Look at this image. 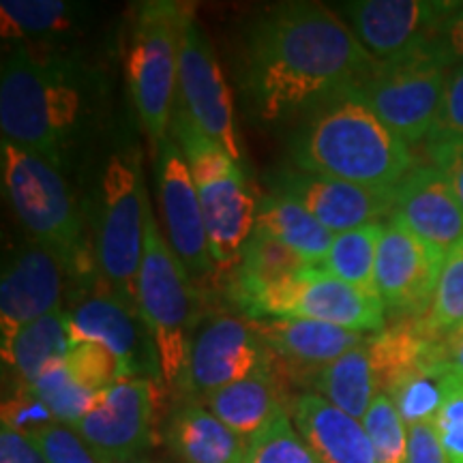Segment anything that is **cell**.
Segmentation results:
<instances>
[{"instance_id": "obj_37", "label": "cell", "mask_w": 463, "mask_h": 463, "mask_svg": "<svg viewBox=\"0 0 463 463\" xmlns=\"http://www.w3.org/2000/svg\"><path fill=\"white\" fill-rule=\"evenodd\" d=\"M427 153L438 148L463 146V65H455L449 73L442 106L425 140Z\"/></svg>"}, {"instance_id": "obj_41", "label": "cell", "mask_w": 463, "mask_h": 463, "mask_svg": "<svg viewBox=\"0 0 463 463\" xmlns=\"http://www.w3.org/2000/svg\"><path fill=\"white\" fill-rule=\"evenodd\" d=\"M410 463H450L433 422L410 427Z\"/></svg>"}, {"instance_id": "obj_33", "label": "cell", "mask_w": 463, "mask_h": 463, "mask_svg": "<svg viewBox=\"0 0 463 463\" xmlns=\"http://www.w3.org/2000/svg\"><path fill=\"white\" fill-rule=\"evenodd\" d=\"M31 391L48 405V410L54 414L56 422L67 427H73L82 416L89 414L92 405L99 399V392L84 389V386H80L78 382L71 378L65 361L50 364V367L33 382Z\"/></svg>"}, {"instance_id": "obj_11", "label": "cell", "mask_w": 463, "mask_h": 463, "mask_svg": "<svg viewBox=\"0 0 463 463\" xmlns=\"http://www.w3.org/2000/svg\"><path fill=\"white\" fill-rule=\"evenodd\" d=\"M172 120L194 127L230 153L242 165V148L236 129L234 106L222 65L213 54L194 11L184 9L178 45V80Z\"/></svg>"}, {"instance_id": "obj_45", "label": "cell", "mask_w": 463, "mask_h": 463, "mask_svg": "<svg viewBox=\"0 0 463 463\" xmlns=\"http://www.w3.org/2000/svg\"><path fill=\"white\" fill-rule=\"evenodd\" d=\"M436 358L463 380V324L436 341Z\"/></svg>"}, {"instance_id": "obj_2", "label": "cell", "mask_w": 463, "mask_h": 463, "mask_svg": "<svg viewBox=\"0 0 463 463\" xmlns=\"http://www.w3.org/2000/svg\"><path fill=\"white\" fill-rule=\"evenodd\" d=\"M292 157L303 172L369 189H397L416 167L410 144L352 95L311 109Z\"/></svg>"}, {"instance_id": "obj_7", "label": "cell", "mask_w": 463, "mask_h": 463, "mask_svg": "<svg viewBox=\"0 0 463 463\" xmlns=\"http://www.w3.org/2000/svg\"><path fill=\"white\" fill-rule=\"evenodd\" d=\"M148 208L140 153L136 148L114 153L101 176L95 253L108 286L133 303H137Z\"/></svg>"}, {"instance_id": "obj_1", "label": "cell", "mask_w": 463, "mask_h": 463, "mask_svg": "<svg viewBox=\"0 0 463 463\" xmlns=\"http://www.w3.org/2000/svg\"><path fill=\"white\" fill-rule=\"evenodd\" d=\"M375 62L335 11L286 3L249 33L242 86L253 112L270 123L347 95Z\"/></svg>"}, {"instance_id": "obj_14", "label": "cell", "mask_w": 463, "mask_h": 463, "mask_svg": "<svg viewBox=\"0 0 463 463\" xmlns=\"http://www.w3.org/2000/svg\"><path fill=\"white\" fill-rule=\"evenodd\" d=\"M442 253L391 217L382 230L375 260V289L386 311L402 317H422L436 294Z\"/></svg>"}, {"instance_id": "obj_19", "label": "cell", "mask_w": 463, "mask_h": 463, "mask_svg": "<svg viewBox=\"0 0 463 463\" xmlns=\"http://www.w3.org/2000/svg\"><path fill=\"white\" fill-rule=\"evenodd\" d=\"M67 264L61 253L39 242L22 247L11 256L0 281L3 344L14 339L26 324L61 309Z\"/></svg>"}, {"instance_id": "obj_27", "label": "cell", "mask_w": 463, "mask_h": 463, "mask_svg": "<svg viewBox=\"0 0 463 463\" xmlns=\"http://www.w3.org/2000/svg\"><path fill=\"white\" fill-rule=\"evenodd\" d=\"M317 395L337 405L345 414L363 420L369 405L380 395L369 337L337 361L324 367L314 378Z\"/></svg>"}, {"instance_id": "obj_42", "label": "cell", "mask_w": 463, "mask_h": 463, "mask_svg": "<svg viewBox=\"0 0 463 463\" xmlns=\"http://www.w3.org/2000/svg\"><path fill=\"white\" fill-rule=\"evenodd\" d=\"M0 463H48L39 449L11 427H0Z\"/></svg>"}, {"instance_id": "obj_23", "label": "cell", "mask_w": 463, "mask_h": 463, "mask_svg": "<svg viewBox=\"0 0 463 463\" xmlns=\"http://www.w3.org/2000/svg\"><path fill=\"white\" fill-rule=\"evenodd\" d=\"M167 444L183 463H242L245 438L225 427L206 405L184 403L167 422Z\"/></svg>"}, {"instance_id": "obj_25", "label": "cell", "mask_w": 463, "mask_h": 463, "mask_svg": "<svg viewBox=\"0 0 463 463\" xmlns=\"http://www.w3.org/2000/svg\"><path fill=\"white\" fill-rule=\"evenodd\" d=\"M256 230L281 241L314 269L322 264L335 241L333 232L324 228L303 204L275 189L260 200Z\"/></svg>"}, {"instance_id": "obj_43", "label": "cell", "mask_w": 463, "mask_h": 463, "mask_svg": "<svg viewBox=\"0 0 463 463\" xmlns=\"http://www.w3.org/2000/svg\"><path fill=\"white\" fill-rule=\"evenodd\" d=\"M430 159L433 167H438L447 176L450 189L455 191L457 200L463 208V146L431 150Z\"/></svg>"}, {"instance_id": "obj_38", "label": "cell", "mask_w": 463, "mask_h": 463, "mask_svg": "<svg viewBox=\"0 0 463 463\" xmlns=\"http://www.w3.org/2000/svg\"><path fill=\"white\" fill-rule=\"evenodd\" d=\"M28 439L48 463H101L89 449V444L71 427L61 425V422L31 433Z\"/></svg>"}, {"instance_id": "obj_5", "label": "cell", "mask_w": 463, "mask_h": 463, "mask_svg": "<svg viewBox=\"0 0 463 463\" xmlns=\"http://www.w3.org/2000/svg\"><path fill=\"white\" fill-rule=\"evenodd\" d=\"M172 131L198 191L213 262H236L256 230L260 200L223 146L181 120H172Z\"/></svg>"}, {"instance_id": "obj_29", "label": "cell", "mask_w": 463, "mask_h": 463, "mask_svg": "<svg viewBox=\"0 0 463 463\" xmlns=\"http://www.w3.org/2000/svg\"><path fill=\"white\" fill-rule=\"evenodd\" d=\"M457 382L459 378L438 361L436 347H433L430 361L405 373L402 380L391 386L386 395L392 399L405 425L412 427L420 422H433Z\"/></svg>"}, {"instance_id": "obj_21", "label": "cell", "mask_w": 463, "mask_h": 463, "mask_svg": "<svg viewBox=\"0 0 463 463\" xmlns=\"http://www.w3.org/2000/svg\"><path fill=\"white\" fill-rule=\"evenodd\" d=\"M288 412L320 463H375L363 422L317 392L294 397Z\"/></svg>"}, {"instance_id": "obj_22", "label": "cell", "mask_w": 463, "mask_h": 463, "mask_svg": "<svg viewBox=\"0 0 463 463\" xmlns=\"http://www.w3.org/2000/svg\"><path fill=\"white\" fill-rule=\"evenodd\" d=\"M251 324L273 354L316 375L367 339L364 333L300 317H262Z\"/></svg>"}, {"instance_id": "obj_28", "label": "cell", "mask_w": 463, "mask_h": 463, "mask_svg": "<svg viewBox=\"0 0 463 463\" xmlns=\"http://www.w3.org/2000/svg\"><path fill=\"white\" fill-rule=\"evenodd\" d=\"M309 269L314 266H309L305 258H300L281 241L253 230L251 239L242 249L241 266L232 281V298L236 305H241L242 300L251 298L260 289L275 286V283L305 273Z\"/></svg>"}, {"instance_id": "obj_24", "label": "cell", "mask_w": 463, "mask_h": 463, "mask_svg": "<svg viewBox=\"0 0 463 463\" xmlns=\"http://www.w3.org/2000/svg\"><path fill=\"white\" fill-rule=\"evenodd\" d=\"M71 350L69 320L62 309L22 326L14 339L3 344V363L14 384L31 386L50 364L65 361Z\"/></svg>"}, {"instance_id": "obj_30", "label": "cell", "mask_w": 463, "mask_h": 463, "mask_svg": "<svg viewBox=\"0 0 463 463\" xmlns=\"http://www.w3.org/2000/svg\"><path fill=\"white\" fill-rule=\"evenodd\" d=\"M80 7L62 0H3L0 26L5 42L42 43L78 24Z\"/></svg>"}, {"instance_id": "obj_39", "label": "cell", "mask_w": 463, "mask_h": 463, "mask_svg": "<svg viewBox=\"0 0 463 463\" xmlns=\"http://www.w3.org/2000/svg\"><path fill=\"white\" fill-rule=\"evenodd\" d=\"M56 419L50 412L48 405L31 391V386L14 384L9 397L3 402V425L20 431L22 436L43 430V427L54 425Z\"/></svg>"}, {"instance_id": "obj_46", "label": "cell", "mask_w": 463, "mask_h": 463, "mask_svg": "<svg viewBox=\"0 0 463 463\" xmlns=\"http://www.w3.org/2000/svg\"><path fill=\"white\" fill-rule=\"evenodd\" d=\"M101 463H155V461L142 459V457H133V459H120V461H101Z\"/></svg>"}, {"instance_id": "obj_17", "label": "cell", "mask_w": 463, "mask_h": 463, "mask_svg": "<svg viewBox=\"0 0 463 463\" xmlns=\"http://www.w3.org/2000/svg\"><path fill=\"white\" fill-rule=\"evenodd\" d=\"M155 155V181H157L159 204L164 213L165 239L174 253L181 258L191 279L211 273L213 256L208 249L204 217L195 183L191 178L187 159L172 137L157 142Z\"/></svg>"}, {"instance_id": "obj_12", "label": "cell", "mask_w": 463, "mask_h": 463, "mask_svg": "<svg viewBox=\"0 0 463 463\" xmlns=\"http://www.w3.org/2000/svg\"><path fill=\"white\" fill-rule=\"evenodd\" d=\"M459 3L438 0H352L339 15L375 61H391L438 39Z\"/></svg>"}, {"instance_id": "obj_6", "label": "cell", "mask_w": 463, "mask_h": 463, "mask_svg": "<svg viewBox=\"0 0 463 463\" xmlns=\"http://www.w3.org/2000/svg\"><path fill=\"white\" fill-rule=\"evenodd\" d=\"M453 58L433 42L408 54L378 61L347 95L363 101L405 144L427 140L436 123Z\"/></svg>"}, {"instance_id": "obj_8", "label": "cell", "mask_w": 463, "mask_h": 463, "mask_svg": "<svg viewBox=\"0 0 463 463\" xmlns=\"http://www.w3.org/2000/svg\"><path fill=\"white\" fill-rule=\"evenodd\" d=\"M187 5L144 3L136 11L127 54V84L140 123L155 142L172 127L181 22Z\"/></svg>"}, {"instance_id": "obj_9", "label": "cell", "mask_w": 463, "mask_h": 463, "mask_svg": "<svg viewBox=\"0 0 463 463\" xmlns=\"http://www.w3.org/2000/svg\"><path fill=\"white\" fill-rule=\"evenodd\" d=\"M3 189L34 242L54 249L69 264L80 256L82 223L56 164L3 142Z\"/></svg>"}, {"instance_id": "obj_4", "label": "cell", "mask_w": 463, "mask_h": 463, "mask_svg": "<svg viewBox=\"0 0 463 463\" xmlns=\"http://www.w3.org/2000/svg\"><path fill=\"white\" fill-rule=\"evenodd\" d=\"M198 305V292L189 270L174 253L165 236H161L153 211L148 208L137 277V307L157 347L161 378L167 386L187 382L191 344L200 324Z\"/></svg>"}, {"instance_id": "obj_26", "label": "cell", "mask_w": 463, "mask_h": 463, "mask_svg": "<svg viewBox=\"0 0 463 463\" xmlns=\"http://www.w3.org/2000/svg\"><path fill=\"white\" fill-rule=\"evenodd\" d=\"M204 403L225 427L239 433L241 438L256 436L266 422L283 410L277 397L273 369L208 392Z\"/></svg>"}, {"instance_id": "obj_15", "label": "cell", "mask_w": 463, "mask_h": 463, "mask_svg": "<svg viewBox=\"0 0 463 463\" xmlns=\"http://www.w3.org/2000/svg\"><path fill=\"white\" fill-rule=\"evenodd\" d=\"M155 419V386L148 378L120 380L99 392L92 410L71 430L99 461L140 457L150 447Z\"/></svg>"}, {"instance_id": "obj_31", "label": "cell", "mask_w": 463, "mask_h": 463, "mask_svg": "<svg viewBox=\"0 0 463 463\" xmlns=\"http://www.w3.org/2000/svg\"><path fill=\"white\" fill-rule=\"evenodd\" d=\"M382 230L384 222L335 234L333 245L317 269L350 283L364 294L380 297L375 289V260H378Z\"/></svg>"}, {"instance_id": "obj_35", "label": "cell", "mask_w": 463, "mask_h": 463, "mask_svg": "<svg viewBox=\"0 0 463 463\" xmlns=\"http://www.w3.org/2000/svg\"><path fill=\"white\" fill-rule=\"evenodd\" d=\"M361 422L373 447L375 463H410V427L389 395L380 392Z\"/></svg>"}, {"instance_id": "obj_20", "label": "cell", "mask_w": 463, "mask_h": 463, "mask_svg": "<svg viewBox=\"0 0 463 463\" xmlns=\"http://www.w3.org/2000/svg\"><path fill=\"white\" fill-rule=\"evenodd\" d=\"M391 217L442 256L463 241V208L447 176L433 165H419L405 176Z\"/></svg>"}, {"instance_id": "obj_32", "label": "cell", "mask_w": 463, "mask_h": 463, "mask_svg": "<svg viewBox=\"0 0 463 463\" xmlns=\"http://www.w3.org/2000/svg\"><path fill=\"white\" fill-rule=\"evenodd\" d=\"M420 322L425 331L436 339L463 324V241L457 242L444 258L436 294Z\"/></svg>"}, {"instance_id": "obj_3", "label": "cell", "mask_w": 463, "mask_h": 463, "mask_svg": "<svg viewBox=\"0 0 463 463\" xmlns=\"http://www.w3.org/2000/svg\"><path fill=\"white\" fill-rule=\"evenodd\" d=\"M82 112L84 86L71 61L33 43L11 45L0 71L3 142L58 165Z\"/></svg>"}, {"instance_id": "obj_10", "label": "cell", "mask_w": 463, "mask_h": 463, "mask_svg": "<svg viewBox=\"0 0 463 463\" xmlns=\"http://www.w3.org/2000/svg\"><path fill=\"white\" fill-rule=\"evenodd\" d=\"M239 307L249 320L300 317L356 333H380L386 328V307L380 297L364 294L320 269H309L260 289Z\"/></svg>"}, {"instance_id": "obj_36", "label": "cell", "mask_w": 463, "mask_h": 463, "mask_svg": "<svg viewBox=\"0 0 463 463\" xmlns=\"http://www.w3.org/2000/svg\"><path fill=\"white\" fill-rule=\"evenodd\" d=\"M69 373L80 386L92 392H101L123 380L118 358L99 344H71V350L65 358Z\"/></svg>"}, {"instance_id": "obj_16", "label": "cell", "mask_w": 463, "mask_h": 463, "mask_svg": "<svg viewBox=\"0 0 463 463\" xmlns=\"http://www.w3.org/2000/svg\"><path fill=\"white\" fill-rule=\"evenodd\" d=\"M71 344H99L118 358L123 380L137 378L140 372L161 375L159 356L150 337L140 307L123 294H90L67 314Z\"/></svg>"}, {"instance_id": "obj_13", "label": "cell", "mask_w": 463, "mask_h": 463, "mask_svg": "<svg viewBox=\"0 0 463 463\" xmlns=\"http://www.w3.org/2000/svg\"><path fill=\"white\" fill-rule=\"evenodd\" d=\"M270 369L273 352L260 339L251 320L211 316L195 331L184 386L204 397Z\"/></svg>"}, {"instance_id": "obj_34", "label": "cell", "mask_w": 463, "mask_h": 463, "mask_svg": "<svg viewBox=\"0 0 463 463\" xmlns=\"http://www.w3.org/2000/svg\"><path fill=\"white\" fill-rule=\"evenodd\" d=\"M242 463H320L294 427L286 408L249 438Z\"/></svg>"}, {"instance_id": "obj_18", "label": "cell", "mask_w": 463, "mask_h": 463, "mask_svg": "<svg viewBox=\"0 0 463 463\" xmlns=\"http://www.w3.org/2000/svg\"><path fill=\"white\" fill-rule=\"evenodd\" d=\"M273 187L303 204L333 234L380 223L395 211L397 189H369L303 170L279 174Z\"/></svg>"}, {"instance_id": "obj_44", "label": "cell", "mask_w": 463, "mask_h": 463, "mask_svg": "<svg viewBox=\"0 0 463 463\" xmlns=\"http://www.w3.org/2000/svg\"><path fill=\"white\" fill-rule=\"evenodd\" d=\"M436 43L453 58L455 65H463V3H459L449 20L439 28Z\"/></svg>"}, {"instance_id": "obj_40", "label": "cell", "mask_w": 463, "mask_h": 463, "mask_svg": "<svg viewBox=\"0 0 463 463\" xmlns=\"http://www.w3.org/2000/svg\"><path fill=\"white\" fill-rule=\"evenodd\" d=\"M433 427L450 463H463V380L457 382L442 403Z\"/></svg>"}]
</instances>
